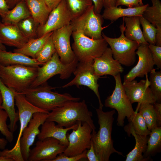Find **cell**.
<instances>
[{
	"mask_svg": "<svg viewBox=\"0 0 161 161\" xmlns=\"http://www.w3.org/2000/svg\"><path fill=\"white\" fill-rule=\"evenodd\" d=\"M28 40L20 30L17 24L0 21V41L3 44L19 49L22 47Z\"/></svg>",
	"mask_w": 161,
	"mask_h": 161,
	"instance_id": "20",
	"label": "cell"
},
{
	"mask_svg": "<svg viewBox=\"0 0 161 161\" xmlns=\"http://www.w3.org/2000/svg\"><path fill=\"white\" fill-rule=\"evenodd\" d=\"M126 24L125 35L128 39L140 44H148L145 40L140 27V16L123 17Z\"/></svg>",
	"mask_w": 161,
	"mask_h": 161,
	"instance_id": "25",
	"label": "cell"
},
{
	"mask_svg": "<svg viewBox=\"0 0 161 161\" xmlns=\"http://www.w3.org/2000/svg\"><path fill=\"white\" fill-rule=\"evenodd\" d=\"M141 1H142V0H140Z\"/></svg>",
	"mask_w": 161,
	"mask_h": 161,
	"instance_id": "54",
	"label": "cell"
},
{
	"mask_svg": "<svg viewBox=\"0 0 161 161\" xmlns=\"http://www.w3.org/2000/svg\"><path fill=\"white\" fill-rule=\"evenodd\" d=\"M67 146L52 137L39 140L35 146L30 150L27 161H52L64 151Z\"/></svg>",
	"mask_w": 161,
	"mask_h": 161,
	"instance_id": "13",
	"label": "cell"
},
{
	"mask_svg": "<svg viewBox=\"0 0 161 161\" xmlns=\"http://www.w3.org/2000/svg\"><path fill=\"white\" fill-rule=\"evenodd\" d=\"M114 77L115 82V88L112 95L105 100L104 105L117 111V124L118 126L123 127L125 118L126 117L128 120L129 119L135 111L123 88L120 74Z\"/></svg>",
	"mask_w": 161,
	"mask_h": 161,
	"instance_id": "8",
	"label": "cell"
},
{
	"mask_svg": "<svg viewBox=\"0 0 161 161\" xmlns=\"http://www.w3.org/2000/svg\"><path fill=\"white\" fill-rule=\"evenodd\" d=\"M103 18L100 14L95 13L93 4L83 14L72 20L70 24L73 31H78L85 35L94 39L103 38Z\"/></svg>",
	"mask_w": 161,
	"mask_h": 161,
	"instance_id": "10",
	"label": "cell"
},
{
	"mask_svg": "<svg viewBox=\"0 0 161 161\" xmlns=\"http://www.w3.org/2000/svg\"><path fill=\"white\" fill-rule=\"evenodd\" d=\"M23 0H6L10 9L13 8L18 3Z\"/></svg>",
	"mask_w": 161,
	"mask_h": 161,
	"instance_id": "49",
	"label": "cell"
},
{
	"mask_svg": "<svg viewBox=\"0 0 161 161\" xmlns=\"http://www.w3.org/2000/svg\"><path fill=\"white\" fill-rule=\"evenodd\" d=\"M73 30L70 24L54 31L52 39L60 60L64 64L72 62L76 58L70 44Z\"/></svg>",
	"mask_w": 161,
	"mask_h": 161,
	"instance_id": "17",
	"label": "cell"
},
{
	"mask_svg": "<svg viewBox=\"0 0 161 161\" xmlns=\"http://www.w3.org/2000/svg\"><path fill=\"white\" fill-rule=\"evenodd\" d=\"M0 91L2 98V109L7 113L10 120L9 128L13 133L16 130L17 123L19 120L18 112L15 108V97L16 92L7 86L2 81L0 77Z\"/></svg>",
	"mask_w": 161,
	"mask_h": 161,
	"instance_id": "21",
	"label": "cell"
},
{
	"mask_svg": "<svg viewBox=\"0 0 161 161\" xmlns=\"http://www.w3.org/2000/svg\"><path fill=\"white\" fill-rule=\"evenodd\" d=\"M120 5L132 8L140 6L143 4L140 0H116L115 7Z\"/></svg>",
	"mask_w": 161,
	"mask_h": 161,
	"instance_id": "42",
	"label": "cell"
},
{
	"mask_svg": "<svg viewBox=\"0 0 161 161\" xmlns=\"http://www.w3.org/2000/svg\"><path fill=\"white\" fill-rule=\"evenodd\" d=\"M149 48L151 52L154 65L161 69V47L148 44Z\"/></svg>",
	"mask_w": 161,
	"mask_h": 161,
	"instance_id": "40",
	"label": "cell"
},
{
	"mask_svg": "<svg viewBox=\"0 0 161 161\" xmlns=\"http://www.w3.org/2000/svg\"><path fill=\"white\" fill-rule=\"evenodd\" d=\"M31 16L39 25L44 24L51 11L45 0H25Z\"/></svg>",
	"mask_w": 161,
	"mask_h": 161,
	"instance_id": "26",
	"label": "cell"
},
{
	"mask_svg": "<svg viewBox=\"0 0 161 161\" xmlns=\"http://www.w3.org/2000/svg\"><path fill=\"white\" fill-rule=\"evenodd\" d=\"M96 110L99 128L97 133H92L91 140L100 161H109L111 155L114 153L123 156L122 152L114 148L111 137L115 110L104 112L98 108Z\"/></svg>",
	"mask_w": 161,
	"mask_h": 161,
	"instance_id": "1",
	"label": "cell"
},
{
	"mask_svg": "<svg viewBox=\"0 0 161 161\" xmlns=\"http://www.w3.org/2000/svg\"><path fill=\"white\" fill-rule=\"evenodd\" d=\"M150 73L149 87L157 102L161 101V71L153 69Z\"/></svg>",
	"mask_w": 161,
	"mask_h": 161,
	"instance_id": "36",
	"label": "cell"
},
{
	"mask_svg": "<svg viewBox=\"0 0 161 161\" xmlns=\"http://www.w3.org/2000/svg\"><path fill=\"white\" fill-rule=\"evenodd\" d=\"M72 19L80 16L93 5L92 0H65Z\"/></svg>",
	"mask_w": 161,
	"mask_h": 161,
	"instance_id": "35",
	"label": "cell"
},
{
	"mask_svg": "<svg viewBox=\"0 0 161 161\" xmlns=\"http://www.w3.org/2000/svg\"><path fill=\"white\" fill-rule=\"evenodd\" d=\"M52 34L37 55L35 59L43 65L49 61L56 52L52 39Z\"/></svg>",
	"mask_w": 161,
	"mask_h": 161,
	"instance_id": "37",
	"label": "cell"
},
{
	"mask_svg": "<svg viewBox=\"0 0 161 161\" xmlns=\"http://www.w3.org/2000/svg\"><path fill=\"white\" fill-rule=\"evenodd\" d=\"M157 115L158 127H160L161 125V103L155 102L153 104Z\"/></svg>",
	"mask_w": 161,
	"mask_h": 161,
	"instance_id": "45",
	"label": "cell"
},
{
	"mask_svg": "<svg viewBox=\"0 0 161 161\" xmlns=\"http://www.w3.org/2000/svg\"><path fill=\"white\" fill-rule=\"evenodd\" d=\"M72 20L65 0H63L50 12L45 23L39 26L38 38L70 24Z\"/></svg>",
	"mask_w": 161,
	"mask_h": 161,
	"instance_id": "14",
	"label": "cell"
},
{
	"mask_svg": "<svg viewBox=\"0 0 161 161\" xmlns=\"http://www.w3.org/2000/svg\"><path fill=\"white\" fill-rule=\"evenodd\" d=\"M148 5L149 4H147L140 6L126 8L115 6L105 8L102 15L103 19L109 20L112 22L121 17L140 16L142 15Z\"/></svg>",
	"mask_w": 161,
	"mask_h": 161,
	"instance_id": "23",
	"label": "cell"
},
{
	"mask_svg": "<svg viewBox=\"0 0 161 161\" xmlns=\"http://www.w3.org/2000/svg\"><path fill=\"white\" fill-rule=\"evenodd\" d=\"M152 5H148L142 16L155 27L161 28V2L160 0H151Z\"/></svg>",
	"mask_w": 161,
	"mask_h": 161,
	"instance_id": "32",
	"label": "cell"
},
{
	"mask_svg": "<svg viewBox=\"0 0 161 161\" xmlns=\"http://www.w3.org/2000/svg\"><path fill=\"white\" fill-rule=\"evenodd\" d=\"M77 123L73 126L67 128L56 125L53 121H45L41 125L39 134L37 136L38 140H42L48 137L55 138L62 144L67 146L69 141L66 137L67 132L71 130L77 128Z\"/></svg>",
	"mask_w": 161,
	"mask_h": 161,
	"instance_id": "22",
	"label": "cell"
},
{
	"mask_svg": "<svg viewBox=\"0 0 161 161\" xmlns=\"http://www.w3.org/2000/svg\"><path fill=\"white\" fill-rule=\"evenodd\" d=\"M47 82L34 88H29L20 93L32 104L40 109L49 112L62 106L66 102L78 101L79 97L72 96L68 93L63 94L52 92L54 89Z\"/></svg>",
	"mask_w": 161,
	"mask_h": 161,
	"instance_id": "3",
	"label": "cell"
},
{
	"mask_svg": "<svg viewBox=\"0 0 161 161\" xmlns=\"http://www.w3.org/2000/svg\"><path fill=\"white\" fill-rule=\"evenodd\" d=\"M8 141L6 139L0 138V149H4Z\"/></svg>",
	"mask_w": 161,
	"mask_h": 161,
	"instance_id": "50",
	"label": "cell"
},
{
	"mask_svg": "<svg viewBox=\"0 0 161 161\" xmlns=\"http://www.w3.org/2000/svg\"><path fill=\"white\" fill-rule=\"evenodd\" d=\"M103 7L109 8L116 6V0H103Z\"/></svg>",
	"mask_w": 161,
	"mask_h": 161,
	"instance_id": "48",
	"label": "cell"
},
{
	"mask_svg": "<svg viewBox=\"0 0 161 161\" xmlns=\"http://www.w3.org/2000/svg\"><path fill=\"white\" fill-rule=\"evenodd\" d=\"M94 4V10L95 13L100 14L103 7V0H92Z\"/></svg>",
	"mask_w": 161,
	"mask_h": 161,
	"instance_id": "46",
	"label": "cell"
},
{
	"mask_svg": "<svg viewBox=\"0 0 161 161\" xmlns=\"http://www.w3.org/2000/svg\"><path fill=\"white\" fill-rule=\"evenodd\" d=\"M136 111H138L144 118L148 129L151 130L157 126V119L153 104L148 103L138 104Z\"/></svg>",
	"mask_w": 161,
	"mask_h": 161,
	"instance_id": "33",
	"label": "cell"
},
{
	"mask_svg": "<svg viewBox=\"0 0 161 161\" xmlns=\"http://www.w3.org/2000/svg\"><path fill=\"white\" fill-rule=\"evenodd\" d=\"M92 116L84 100L81 102L70 101L49 112L46 121L55 122L58 125L65 128L71 127L78 121L86 122L92 128V133H94L96 127Z\"/></svg>",
	"mask_w": 161,
	"mask_h": 161,
	"instance_id": "2",
	"label": "cell"
},
{
	"mask_svg": "<svg viewBox=\"0 0 161 161\" xmlns=\"http://www.w3.org/2000/svg\"><path fill=\"white\" fill-rule=\"evenodd\" d=\"M149 135L146 150L143 155L146 161L150 160L151 157L161 151V127L157 126L153 129Z\"/></svg>",
	"mask_w": 161,
	"mask_h": 161,
	"instance_id": "31",
	"label": "cell"
},
{
	"mask_svg": "<svg viewBox=\"0 0 161 161\" xmlns=\"http://www.w3.org/2000/svg\"><path fill=\"white\" fill-rule=\"evenodd\" d=\"M48 114L40 112L35 113L23 130L20 139L19 145L24 161H27L30 148L33 144L36 137L40 133L39 127L46 121Z\"/></svg>",
	"mask_w": 161,
	"mask_h": 161,
	"instance_id": "15",
	"label": "cell"
},
{
	"mask_svg": "<svg viewBox=\"0 0 161 161\" xmlns=\"http://www.w3.org/2000/svg\"><path fill=\"white\" fill-rule=\"evenodd\" d=\"M0 49L3 50H6V48L5 45L2 44L0 41Z\"/></svg>",
	"mask_w": 161,
	"mask_h": 161,
	"instance_id": "52",
	"label": "cell"
},
{
	"mask_svg": "<svg viewBox=\"0 0 161 161\" xmlns=\"http://www.w3.org/2000/svg\"><path fill=\"white\" fill-rule=\"evenodd\" d=\"M135 140L134 147L126 155V161H145L143 153L146 150L148 135H140L132 132Z\"/></svg>",
	"mask_w": 161,
	"mask_h": 161,
	"instance_id": "30",
	"label": "cell"
},
{
	"mask_svg": "<svg viewBox=\"0 0 161 161\" xmlns=\"http://www.w3.org/2000/svg\"><path fill=\"white\" fill-rule=\"evenodd\" d=\"M148 44H140L136 54L138 60L137 64L124 76V82L131 81L136 77H143L148 75L154 65Z\"/></svg>",
	"mask_w": 161,
	"mask_h": 161,
	"instance_id": "18",
	"label": "cell"
},
{
	"mask_svg": "<svg viewBox=\"0 0 161 161\" xmlns=\"http://www.w3.org/2000/svg\"><path fill=\"white\" fill-rule=\"evenodd\" d=\"M2 98L1 92L0 91V109H2L1 106L2 103Z\"/></svg>",
	"mask_w": 161,
	"mask_h": 161,
	"instance_id": "53",
	"label": "cell"
},
{
	"mask_svg": "<svg viewBox=\"0 0 161 161\" xmlns=\"http://www.w3.org/2000/svg\"><path fill=\"white\" fill-rule=\"evenodd\" d=\"M126 27L123 20L119 27L121 35L117 38H111L102 32V36L109 45L113 56L121 65L129 67L133 65L136 60V52L139 44L126 38L124 34Z\"/></svg>",
	"mask_w": 161,
	"mask_h": 161,
	"instance_id": "5",
	"label": "cell"
},
{
	"mask_svg": "<svg viewBox=\"0 0 161 161\" xmlns=\"http://www.w3.org/2000/svg\"><path fill=\"white\" fill-rule=\"evenodd\" d=\"M93 62L94 59L78 62L73 72L75 77L62 87L65 88L73 85L78 88L82 85L87 86L93 91L97 96L99 104V108L102 109L103 105L101 100L98 91L99 85L98 83V80L100 77L95 73Z\"/></svg>",
	"mask_w": 161,
	"mask_h": 161,
	"instance_id": "11",
	"label": "cell"
},
{
	"mask_svg": "<svg viewBox=\"0 0 161 161\" xmlns=\"http://www.w3.org/2000/svg\"><path fill=\"white\" fill-rule=\"evenodd\" d=\"M0 161H14V160L11 158L1 156L0 157Z\"/></svg>",
	"mask_w": 161,
	"mask_h": 161,
	"instance_id": "51",
	"label": "cell"
},
{
	"mask_svg": "<svg viewBox=\"0 0 161 161\" xmlns=\"http://www.w3.org/2000/svg\"><path fill=\"white\" fill-rule=\"evenodd\" d=\"M17 24L22 33L29 40L38 38L37 32L39 24L31 16L21 21Z\"/></svg>",
	"mask_w": 161,
	"mask_h": 161,
	"instance_id": "34",
	"label": "cell"
},
{
	"mask_svg": "<svg viewBox=\"0 0 161 161\" xmlns=\"http://www.w3.org/2000/svg\"><path fill=\"white\" fill-rule=\"evenodd\" d=\"M87 150L82 153L78 155L69 157L65 155L63 153L58 155L52 161H78L81 159L87 158L86 153Z\"/></svg>",
	"mask_w": 161,
	"mask_h": 161,
	"instance_id": "41",
	"label": "cell"
},
{
	"mask_svg": "<svg viewBox=\"0 0 161 161\" xmlns=\"http://www.w3.org/2000/svg\"><path fill=\"white\" fill-rule=\"evenodd\" d=\"M128 120L129 123L124 127V129L129 137L130 136L132 132L140 135L150 134L151 131L148 129L144 118L139 112H135Z\"/></svg>",
	"mask_w": 161,
	"mask_h": 161,
	"instance_id": "29",
	"label": "cell"
},
{
	"mask_svg": "<svg viewBox=\"0 0 161 161\" xmlns=\"http://www.w3.org/2000/svg\"><path fill=\"white\" fill-rule=\"evenodd\" d=\"M72 35L74 40L72 49L78 62L98 58L108 48V44L103 38L93 39L77 30L73 31Z\"/></svg>",
	"mask_w": 161,
	"mask_h": 161,
	"instance_id": "6",
	"label": "cell"
},
{
	"mask_svg": "<svg viewBox=\"0 0 161 161\" xmlns=\"http://www.w3.org/2000/svg\"><path fill=\"white\" fill-rule=\"evenodd\" d=\"M95 74L99 76L110 75L113 77L123 71L121 64L113 57L112 50L108 47L100 57L94 59Z\"/></svg>",
	"mask_w": 161,
	"mask_h": 161,
	"instance_id": "19",
	"label": "cell"
},
{
	"mask_svg": "<svg viewBox=\"0 0 161 161\" xmlns=\"http://www.w3.org/2000/svg\"><path fill=\"white\" fill-rule=\"evenodd\" d=\"M16 64L33 66H39L43 65L35 59L23 54L0 49V65L8 66Z\"/></svg>",
	"mask_w": 161,
	"mask_h": 161,
	"instance_id": "24",
	"label": "cell"
},
{
	"mask_svg": "<svg viewBox=\"0 0 161 161\" xmlns=\"http://www.w3.org/2000/svg\"><path fill=\"white\" fill-rule=\"evenodd\" d=\"M140 22L143 28V34L145 41L149 44L156 45L157 28L142 16H140Z\"/></svg>",
	"mask_w": 161,
	"mask_h": 161,
	"instance_id": "38",
	"label": "cell"
},
{
	"mask_svg": "<svg viewBox=\"0 0 161 161\" xmlns=\"http://www.w3.org/2000/svg\"><path fill=\"white\" fill-rule=\"evenodd\" d=\"M47 6L51 11L63 0H45Z\"/></svg>",
	"mask_w": 161,
	"mask_h": 161,
	"instance_id": "47",
	"label": "cell"
},
{
	"mask_svg": "<svg viewBox=\"0 0 161 161\" xmlns=\"http://www.w3.org/2000/svg\"><path fill=\"white\" fill-rule=\"evenodd\" d=\"M86 155L87 158L89 161H100L95 153L92 141L90 147L87 151Z\"/></svg>",
	"mask_w": 161,
	"mask_h": 161,
	"instance_id": "43",
	"label": "cell"
},
{
	"mask_svg": "<svg viewBox=\"0 0 161 161\" xmlns=\"http://www.w3.org/2000/svg\"><path fill=\"white\" fill-rule=\"evenodd\" d=\"M8 115L4 109H0V131L4 135L6 139L10 143L12 142L14 139L13 133L11 131L8 126L7 124Z\"/></svg>",
	"mask_w": 161,
	"mask_h": 161,
	"instance_id": "39",
	"label": "cell"
},
{
	"mask_svg": "<svg viewBox=\"0 0 161 161\" xmlns=\"http://www.w3.org/2000/svg\"><path fill=\"white\" fill-rule=\"evenodd\" d=\"M78 61L77 58L71 63L65 64L61 61L56 52L47 62L38 67L37 75L30 88H34L46 82L51 77L60 75L62 79L68 78L73 73Z\"/></svg>",
	"mask_w": 161,
	"mask_h": 161,
	"instance_id": "7",
	"label": "cell"
},
{
	"mask_svg": "<svg viewBox=\"0 0 161 161\" xmlns=\"http://www.w3.org/2000/svg\"><path fill=\"white\" fill-rule=\"evenodd\" d=\"M38 67L0 65V77L7 86L21 93L30 87L36 77Z\"/></svg>",
	"mask_w": 161,
	"mask_h": 161,
	"instance_id": "4",
	"label": "cell"
},
{
	"mask_svg": "<svg viewBox=\"0 0 161 161\" xmlns=\"http://www.w3.org/2000/svg\"><path fill=\"white\" fill-rule=\"evenodd\" d=\"M31 16L25 0L18 3L2 18V22L17 24L20 21Z\"/></svg>",
	"mask_w": 161,
	"mask_h": 161,
	"instance_id": "28",
	"label": "cell"
},
{
	"mask_svg": "<svg viewBox=\"0 0 161 161\" xmlns=\"http://www.w3.org/2000/svg\"><path fill=\"white\" fill-rule=\"evenodd\" d=\"M147 75H146L145 80H141L139 82L134 80L124 82L123 83L126 94L132 104L135 102L153 104L156 102L150 88Z\"/></svg>",
	"mask_w": 161,
	"mask_h": 161,
	"instance_id": "16",
	"label": "cell"
},
{
	"mask_svg": "<svg viewBox=\"0 0 161 161\" xmlns=\"http://www.w3.org/2000/svg\"><path fill=\"white\" fill-rule=\"evenodd\" d=\"M53 32L48 33L40 37L29 39L22 47L14 49L13 52L21 53L35 59L37 55Z\"/></svg>",
	"mask_w": 161,
	"mask_h": 161,
	"instance_id": "27",
	"label": "cell"
},
{
	"mask_svg": "<svg viewBox=\"0 0 161 161\" xmlns=\"http://www.w3.org/2000/svg\"><path fill=\"white\" fill-rule=\"evenodd\" d=\"M9 9L6 0H0V16L1 18L7 13Z\"/></svg>",
	"mask_w": 161,
	"mask_h": 161,
	"instance_id": "44",
	"label": "cell"
},
{
	"mask_svg": "<svg viewBox=\"0 0 161 161\" xmlns=\"http://www.w3.org/2000/svg\"><path fill=\"white\" fill-rule=\"evenodd\" d=\"M78 127L72 129L70 134L67 133L69 144L63 153L69 157L78 155L90 147L92 129L86 122L78 121Z\"/></svg>",
	"mask_w": 161,
	"mask_h": 161,
	"instance_id": "12",
	"label": "cell"
},
{
	"mask_svg": "<svg viewBox=\"0 0 161 161\" xmlns=\"http://www.w3.org/2000/svg\"><path fill=\"white\" fill-rule=\"evenodd\" d=\"M15 99V104L18 111L20 123V131L15 145L11 150L7 149L5 153L10 157L20 160L22 159V157L20 148V139L23 130L28 125L33 114L38 112L48 114L49 112L34 106L26 99L23 94L20 93L16 92Z\"/></svg>",
	"mask_w": 161,
	"mask_h": 161,
	"instance_id": "9",
	"label": "cell"
}]
</instances>
